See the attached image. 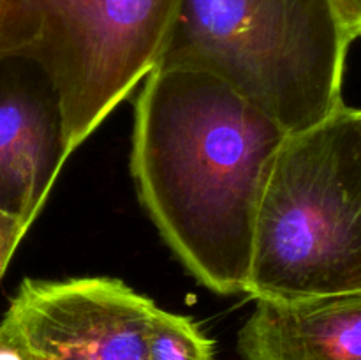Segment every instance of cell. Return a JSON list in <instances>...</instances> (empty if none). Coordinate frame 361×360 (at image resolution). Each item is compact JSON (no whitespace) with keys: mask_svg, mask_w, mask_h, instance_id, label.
Wrapping results in <instances>:
<instances>
[{"mask_svg":"<svg viewBox=\"0 0 361 360\" xmlns=\"http://www.w3.org/2000/svg\"><path fill=\"white\" fill-rule=\"evenodd\" d=\"M289 133L226 81L154 67L134 104L130 169L183 267L219 295L245 293L256 221Z\"/></svg>","mask_w":361,"mask_h":360,"instance_id":"6da1fadb","label":"cell"},{"mask_svg":"<svg viewBox=\"0 0 361 360\" xmlns=\"http://www.w3.org/2000/svg\"><path fill=\"white\" fill-rule=\"evenodd\" d=\"M355 39L334 0H178L155 67L207 71L293 134L344 106Z\"/></svg>","mask_w":361,"mask_h":360,"instance_id":"7a4b0ae2","label":"cell"},{"mask_svg":"<svg viewBox=\"0 0 361 360\" xmlns=\"http://www.w3.org/2000/svg\"><path fill=\"white\" fill-rule=\"evenodd\" d=\"M351 292H361V109L341 106L282 145L257 212L245 295Z\"/></svg>","mask_w":361,"mask_h":360,"instance_id":"3957f363","label":"cell"},{"mask_svg":"<svg viewBox=\"0 0 361 360\" xmlns=\"http://www.w3.org/2000/svg\"><path fill=\"white\" fill-rule=\"evenodd\" d=\"M178 0H0V59L51 80L73 152L157 66Z\"/></svg>","mask_w":361,"mask_h":360,"instance_id":"277c9868","label":"cell"},{"mask_svg":"<svg viewBox=\"0 0 361 360\" xmlns=\"http://www.w3.org/2000/svg\"><path fill=\"white\" fill-rule=\"evenodd\" d=\"M155 307L118 279H25L0 323L28 360H145Z\"/></svg>","mask_w":361,"mask_h":360,"instance_id":"5b68a950","label":"cell"},{"mask_svg":"<svg viewBox=\"0 0 361 360\" xmlns=\"http://www.w3.org/2000/svg\"><path fill=\"white\" fill-rule=\"evenodd\" d=\"M73 154L59 94L32 60L0 59V210L30 228Z\"/></svg>","mask_w":361,"mask_h":360,"instance_id":"8992f818","label":"cell"},{"mask_svg":"<svg viewBox=\"0 0 361 360\" xmlns=\"http://www.w3.org/2000/svg\"><path fill=\"white\" fill-rule=\"evenodd\" d=\"M236 346L245 360H361V292L256 300Z\"/></svg>","mask_w":361,"mask_h":360,"instance_id":"52a82bcc","label":"cell"},{"mask_svg":"<svg viewBox=\"0 0 361 360\" xmlns=\"http://www.w3.org/2000/svg\"><path fill=\"white\" fill-rule=\"evenodd\" d=\"M145 360H215L214 342L192 318L155 307L148 323Z\"/></svg>","mask_w":361,"mask_h":360,"instance_id":"ba28073f","label":"cell"},{"mask_svg":"<svg viewBox=\"0 0 361 360\" xmlns=\"http://www.w3.org/2000/svg\"><path fill=\"white\" fill-rule=\"evenodd\" d=\"M28 228L13 215L0 210V279L6 274L18 246L27 235Z\"/></svg>","mask_w":361,"mask_h":360,"instance_id":"9c48e42d","label":"cell"},{"mask_svg":"<svg viewBox=\"0 0 361 360\" xmlns=\"http://www.w3.org/2000/svg\"><path fill=\"white\" fill-rule=\"evenodd\" d=\"M0 360H28L16 335L4 323H0Z\"/></svg>","mask_w":361,"mask_h":360,"instance_id":"30bf717a","label":"cell"},{"mask_svg":"<svg viewBox=\"0 0 361 360\" xmlns=\"http://www.w3.org/2000/svg\"><path fill=\"white\" fill-rule=\"evenodd\" d=\"M345 27L355 37L361 32V0H334Z\"/></svg>","mask_w":361,"mask_h":360,"instance_id":"8fae6325","label":"cell"},{"mask_svg":"<svg viewBox=\"0 0 361 360\" xmlns=\"http://www.w3.org/2000/svg\"><path fill=\"white\" fill-rule=\"evenodd\" d=\"M358 37H361V32H360V35H358Z\"/></svg>","mask_w":361,"mask_h":360,"instance_id":"7c38bea8","label":"cell"}]
</instances>
